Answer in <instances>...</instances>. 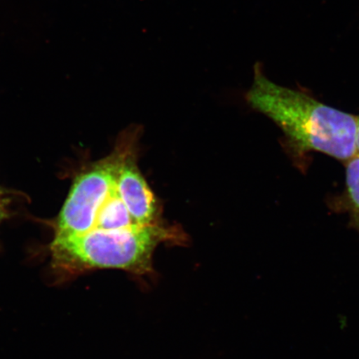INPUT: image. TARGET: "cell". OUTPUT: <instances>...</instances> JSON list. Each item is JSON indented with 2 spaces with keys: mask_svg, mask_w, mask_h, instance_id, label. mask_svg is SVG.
Listing matches in <instances>:
<instances>
[{
  "mask_svg": "<svg viewBox=\"0 0 359 359\" xmlns=\"http://www.w3.org/2000/svg\"><path fill=\"white\" fill-rule=\"evenodd\" d=\"M253 69V83L245 95L247 104L279 126L294 147L341 161L356 156V116L272 82L262 62Z\"/></svg>",
  "mask_w": 359,
  "mask_h": 359,
  "instance_id": "cell-1",
  "label": "cell"
},
{
  "mask_svg": "<svg viewBox=\"0 0 359 359\" xmlns=\"http://www.w3.org/2000/svg\"><path fill=\"white\" fill-rule=\"evenodd\" d=\"M172 240H179V232L161 223L55 238L51 245L53 266L70 273L116 269L146 275L152 271L156 247Z\"/></svg>",
  "mask_w": 359,
  "mask_h": 359,
  "instance_id": "cell-2",
  "label": "cell"
},
{
  "mask_svg": "<svg viewBox=\"0 0 359 359\" xmlns=\"http://www.w3.org/2000/svg\"><path fill=\"white\" fill-rule=\"evenodd\" d=\"M136 139L127 136L112 154L75 179L58 217L55 238L86 234L93 230L97 215L109 197L121 168Z\"/></svg>",
  "mask_w": 359,
  "mask_h": 359,
  "instance_id": "cell-3",
  "label": "cell"
},
{
  "mask_svg": "<svg viewBox=\"0 0 359 359\" xmlns=\"http://www.w3.org/2000/svg\"><path fill=\"white\" fill-rule=\"evenodd\" d=\"M118 189L129 212L139 224L151 226L161 223L155 195L137 165L136 146L129 151L121 168Z\"/></svg>",
  "mask_w": 359,
  "mask_h": 359,
  "instance_id": "cell-4",
  "label": "cell"
},
{
  "mask_svg": "<svg viewBox=\"0 0 359 359\" xmlns=\"http://www.w3.org/2000/svg\"><path fill=\"white\" fill-rule=\"evenodd\" d=\"M348 194L359 224V156L348 161L346 170Z\"/></svg>",
  "mask_w": 359,
  "mask_h": 359,
  "instance_id": "cell-5",
  "label": "cell"
},
{
  "mask_svg": "<svg viewBox=\"0 0 359 359\" xmlns=\"http://www.w3.org/2000/svg\"><path fill=\"white\" fill-rule=\"evenodd\" d=\"M355 144H356V156H359V118H357Z\"/></svg>",
  "mask_w": 359,
  "mask_h": 359,
  "instance_id": "cell-6",
  "label": "cell"
},
{
  "mask_svg": "<svg viewBox=\"0 0 359 359\" xmlns=\"http://www.w3.org/2000/svg\"><path fill=\"white\" fill-rule=\"evenodd\" d=\"M6 210L4 209L1 203H0V222L3 221L4 218H6Z\"/></svg>",
  "mask_w": 359,
  "mask_h": 359,
  "instance_id": "cell-7",
  "label": "cell"
},
{
  "mask_svg": "<svg viewBox=\"0 0 359 359\" xmlns=\"http://www.w3.org/2000/svg\"><path fill=\"white\" fill-rule=\"evenodd\" d=\"M0 196H1V188H0Z\"/></svg>",
  "mask_w": 359,
  "mask_h": 359,
  "instance_id": "cell-8",
  "label": "cell"
}]
</instances>
